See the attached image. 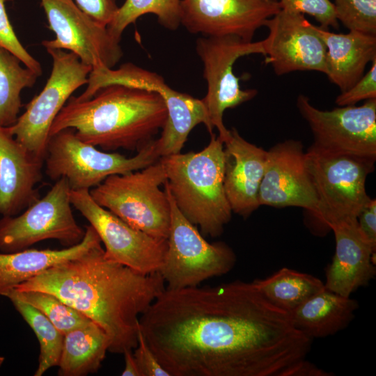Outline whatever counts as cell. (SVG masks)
<instances>
[{
	"label": "cell",
	"mask_w": 376,
	"mask_h": 376,
	"mask_svg": "<svg viewBox=\"0 0 376 376\" xmlns=\"http://www.w3.org/2000/svg\"><path fill=\"white\" fill-rule=\"evenodd\" d=\"M140 329L171 376H290L309 337L253 282L165 288Z\"/></svg>",
	"instance_id": "cell-1"
},
{
	"label": "cell",
	"mask_w": 376,
	"mask_h": 376,
	"mask_svg": "<svg viewBox=\"0 0 376 376\" xmlns=\"http://www.w3.org/2000/svg\"><path fill=\"white\" fill-rule=\"evenodd\" d=\"M165 288L159 272L143 274L109 259L101 244L13 288L56 295L102 327L115 354L136 347L139 318Z\"/></svg>",
	"instance_id": "cell-2"
},
{
	"label": "cell",
	"mask_w": 376,
	"mask_h": 376,
	"mask_svg": "<svg viewBox=\"0 0 376 376\" xmlns=\"http://www.w3.org/2000/svg\"><path fill=\"white\" fill-rule=\"evenodd\" d=\"M166 118V106L158 93L112 84L86 100L71 96L54 119L49 136L72 128L80 140L105 150L139 151L153 140Z\"/></svg>",
	"instance_id": "cell-3"
},
{
	"label": "cell",
	"mask_w": 376,
	"mask_h": 376,
	"mask_svg": "<svg viewBox=\"0 0 376 376\" xmlns=\"http://www.w3.org/2000/svg\"><path fill=\"white\" fill-rule=\"evenodd\" d=\"M171 195L182 214L202 235L219 236L232 216L224 189V142L211 134L201 151L162 157Z\"/></svg>",
	"instance_id": "cell-4"
},
{
	"label": "cell",
	"mask_w": 376,
	"mask_h": 376,
	"mask_svg": "<svg viewBox=\"0 0 376 376\" xmlns=\"http://www.w3.org/2000/svg\"><path fill=\"white\" fill-rule=\"evenodd\" d=\"M166 180L159 159L137 171L107 177L89 190L93 199L131 226L152 237L167 239L171 205L160 189Z\"/></svg>",
	"instance_id": "cell-5"
},
{
	"label": "cell",
	"mask_w": 376,
	"mask_h": 376,
	"mask_svg": "<svg viewBox=\"0 0 376 376\" xmlns=\"http://www.w3.org/2000/svg\"><path fill=\"white\" fill-rule=\"evenodd\" d=\"M112 84L153 91L164 99L167 118L160 137L156 139L160 157L180 153L189 134L198 124H204L210 135L213 134L202 100L173 90L161 75L133 63H124L116 70L107 67L91 70L86 90L75 99L86 100Z\"/></svg>",
	"instance_id": "cell-6"
},
{
	"label": "cell",
	"mask_w": 376,
	"mask_h": 376,
	"mask_svg": "<svg viewBox=\"0 0 376 376\" xmlns=\"http://www.w3.org/2000/svg\"><path fill=\"white\" fill-rule=\"evenodd\" d=\"M318 198L313 217L326 228L357 219L370 199L366 189L376 159L322 149L313 144L305 152Z\"/></svg>",
	"instance_id": "cell-7"
},
{
	"label": "cell",
	"mask_w": 376,
	"mask_h": 376,
	"mask_svg": "<svg viewBox=\"0 0 376 376\" xmlns=\"http://www.w3.org/2000/svg\"><path fill=\"white\" fill-rule=\"evenodd\" d=\"M159 158L156 139L127 157L100 151L80 140L72 128H66L49 136L44 163L51 180L64 178L72 190H90L110 175L143 169Z\"/></svg>",
	"instance_id": "cell-8"
},
{
	"label": "cell",
	"mask_w": 376,
	"mask_h": 376,
	"mask_svg": "<svg viewBox=\"0 0 376 376\" xmlns=\"http://www.w3.org/2000/svg\"><path fill=\"white\" fill-rule=\"evenodd\" d=\"M171 205L167 251L159 272L166 288L198 286L203 281L229 272L236 262L233 250L226 243H209L196 225L179 210L164 183Z\"/></svg>",
	"instance_id": "cell-9"
},
{
	"label": "cell",
	"mask_w": 376,
	"mask_h": 376,
	"mask_svg": "<svg viewBox=\"0 0 376 376\" xmlns=\"http://www.w3.org/2000/svg\"><path fill=\"white\" fill-rule=\"evenodd\" d=\"M70 190L68 180L61 178L22 214L3 216L0 219V251H19L46 240H58L66 247L81 242L85 230L74 217Z\"/></svg>",
	"instance_id": "cell-10"
},
{
	"label": "cell",
	"mask_w": 376,
	"mask_h": 376,
	"mask_svg": "<svg viewBox=\"0 0 376 376\" xmlns=\"http://www.w3.org/2000/svg\"><path fill=\"white\" fill-rule=\"evenodd\" d=\"M196 49L203 65V77L207 84L202 99L212 126L224 143L230 130L224 124L226 109L234 108L253 98L257 91L242 90L240 79L233 73L235 61L242 56L265 55L263 41L247 42L235 36H202L197 39Z\"/></svg>",
	"instance_id": "cell-11"
},
{
	"label": "cell",
	"mask_w": 376,
	"mask_h": 376,
	"mask_svg": "<svg viewBox=\"0 0 376 376\" xmlns=\"http://www.w3.org/2000/svg\"><path fill=\"white\" fill-rule=\"evenodd\" d=\"M52 58L51 75L42 91L8 126L17 141L45 159L51 126L72 93L87 84L92 68L79 57L60 49H46Z\"/></svg>",
	"instance_id": "cell-12"
},
{
	"label": "cell",
	"mask_w": 376,
	"mask_h": 376,
	"mask_svg": "<svg viewBox=\"0 0 376 376\" xmlns=\"http://www.w3.org/2000/svg\"><path fill=\"white\" fill-rule=\"evenodd\" d=\"M70 200L97 232L107 258L143 274L159 271L167 251V239L152 237L131 226L99 205L89 190L71 189Z\"/></svg>",
	"instance_id": "cell-13"
},
{
	"label": "cell",
	"mask_w": 376,
	"mask_h": 376,
	"mask_svg": "<svg viewBox=\"0 0 376 376\" xmlns=\"http://www.w3.org/2000/svg\"><path fill=\"white\" fill-rule=\"evenodd\" d=\"M296 104L312 132L313 146L376 159V98L366 100L361 106L321 110L301 94Z\"/></svg>",
	"instance_id": "cell-14"
},
{
	"label": "cell",
	"mask_w": 376,
	"mask_h": 376,
	"mask_svg": "<svg viewBox=\"0 0 376 376\" xmlns=\"http://www.w3.org/2000/svg\"><path fill=\"white\" fill-rule=\"evenodd\" d=\"M55 38L44 40L46 49H67L92 70L113 68L123 56L120 41L83 12L73 0H40Z\"/></svg>",
	"instance_id": "cell-15"
},
{
	"label": "cell",
	"mask_w": 376,
	"mask_h": 376,
	"mask_svg": "<svg viewBox=\"0 0 376 376\" xmlns=\"http://www.w3.org/2000/svg\"><path fill=\"white\" fill-rule=\"evenodd\" d=\"M264 26L269 30L263 41L265 63L281 76L295 71L314 70L326 75L327 48L304 14L281 9L269 18Z\"/></svg>",
	"instance_id": "cell-16"
},
{
	"label": "cell",
	"mask_w": 376,
	"mask_h": 376,
	"mask_svg": "<svg viewBox=\"0 0 376 376\" xmlns=\"http://www.w3.org/2000/svg\"><path fill=\"white\" fill-rule=\"evenodd\" d=\"M281 10L278 0H181L180 24L202 36H235L251 42Z\"/></svg>",
	"instance_id": "cell-17"
},
{
	"label": "cell",
	"mask_w": 376,
	"mask_h": 376,
	"mask_svg": "<svg viewBox=\"0 0 376 376\" xmlns=\"http://www.w3.org/2000/svg\"><path fill=\"white\" fill-rule=\"evenodd\" d=\"M259 204L299 207L315 215L318 198L301 141L286 140L267 150Z\"/></svg>",
	"instance_id": "cell-18"
},
{
	"label": "cell",
	"mask_w": 376,
	"mask_h": 376,
	"mask_svg": "<svg viewBox=\"0 0 376 376\" xmlns=\"http://www.w3.org/2000/svg\"><path fill=\"white\" fill-rule=\"evenodd\" d=\"M336 249L325 269V288L345 297L367 285L375 277L376 245L361 231L357 219H347L330 226Z\"/></svg>",
	"instance_id": "cell-19"
},
{
	"label": "cell",
	"mask_w": 376,
	"mask_h": 376,
	"mask_svg": "<svg viewBox=\"0 0 376 376\" xmlns=\"http://www.w3.org/2000/svg\"><path fill=\"white\" fill-rule=\"evenodd\" d=\"M45 159L16 140L0 125V214L15 216L39 198Z\"/></svg>",
	"instance_id": "cell-20"
},
{
	"label": "cell",
	"mask_w": 376,
	"mask_h": 376,
	"mask_svg": "<svg viewBox=\"0 0 376 376\" xmlns=\"http://www.w3.org/2000/svg\"><path fill=\"white\" fill-rule=\"evenodd\" d=\"M224 189L233 212L247 217L259 206L267 150L245 140L235 128L224 143Z\"/></svg>",
	"instance_id": "cell-21"
},
{
	"label": "cell",
	"mask_w": 376,
	"mask_h": 376,
	"mask_svg": "<svg viewBox=\"0 0 376 376\" xmlns=\"http://www.w3.org/2000/svg\"><path fill=\"white\" fill-rule=\"evenodd\" d=\"M326 48L327 73L341 92L350 88L376 58V36L359 31L336 33L317 26Z\"/></svg>",
	"instance_id": "cell-22"
},
{
	"label": "cell",
	"mask_w": 376,
	"mask_h": 376,
	"mask_svg": "<svg viewBox=\"0 0 376 376\" xmlns=\"http://www.w3.org/2000/svg\"><path fill=\"white\" fill-rule=\"evenodd\" d=\"M101 240L91 226L85 230L81 242L63 249H33L0 253V295L15 285L39 274L50 267L69 259L79 256Z\"/></svg>",
	"instance_id": "cell-23"
},
{
	"label": "cell",
	"mask_w": 376,
	"mask_h": 376,
	"mask_svg": "<svg viewBox=\"0 0 376 376\" xmlns=\"http://www.w3.org/2000/svg\"><path fill=\"white\" fill-rule=\"evenodd\" d=\"M358 307L357 300L324 287L288 313L295 327L313 339L334 335L346 328Z\"/></svg>",
	"instance_id": "cell-24"
},
{
	"label": "cell",
	"mask_w": 376,
	"mask_h": 376,
	"mask_svg": "<svg viewBox=\"0 0 376 376\" xmlns=\"http://www.w3.org/2000/svg\"><path fill=\"white\" fill-rule=\"evenodd\" d=\"M110 339L98 324L91 322L64 335L58 365L59 376H85L101 367Z\"/></svg>",
	"instance_id": "cell-25"
},
{
	"label": "cell",
	"mask_w": 376,
	"mask_h": 376,
	"mask_svg": "<svg viewBox=\"0 0 376 376\" xmlns=\"http://www.w3.org/2000/svg\"><path fill=\"white\" fill-rule=\"evenodd\" d=\"M252 282L269 302L288 313L324 288L318 278L287 267Z\"/></svg>",
	"instance_id": "cell-26"
},
{
	"label": "cell",
	"mask_w": 376,
	"mask_h": 376,
	"mask_svg": "<svg viewBox=\"0 0 376 376\" xmlns=\"http://www.w3.org/2000/svg\"><path fill=\"white\" fill-rule=\"evenodd\" d=\"M21 63L16 56L0 46V125L3 127L16 122L22 107L21 92L32 87L38 77Z\"/></svg>",
	"instance_id": "cell-27"
},
{
	"label": "cell",
	"mask_w": 376,
	"mask_h": 376,
	"mask_svg": "<svg viewBox=\"0 0 376 376\" xmlns=\"http://www.w3.org/2000/svg\"><path fill=\"white\" fill-rule=\"evenodd\" d=\"M3 296L10 299L15 308L38 338L40 355L38 366L34 376H42L49 368L58 366L64 335L42 312L17 297L12 289L6 292Z\"/></svg>",
	"instance_id": "cell-28"
},
{
	"label": "cell",
	"mask_w": 376,
	"mask_h": 376,
	"mask_svg": "<svg viewBox=\"0 0 376 376\" xmlns=\"http://www.w3.org/2000/svg\"><path fill=\"white\" fill-rule=\"evenodd\" d=\"M180 1L126 0L107 28L114 38L120 41L123 32L130 24L141 15L153 14L162 26L175 31L180 25Z\"/></svg>",
	"instance_id": "cell-29"
},
{
	"label": "cell",
	"mask_w": 376,
	"mask_h": 376,
	"mask_svg": "<svg viewBox=\"0 0 376 376\" xmlns=\"http://www.w3.org/2000/svg\"><path fill=\"white\" fill-rule=\"evenodd\" d=\"M12 290L20 299L42 312L63 335L93 322L53 294L38 290L18 292Z\"/></svg>",
	"instance_id": "cell-30"
},
{
	"label": "cell",
	"mask_w": 376,
	"mask_h": 376,
	"mask_svg": "<svg viewBox=\"0 0 376 376\" xmlns=\"http://www.w3.org/2000/svg\"><path fill=\"white\" fill-rule=\"evenodd\" d=\"M336 17L349 31L376 36V0H334Z\"/></svg>",
	"instance_id": "cell-31"
},
{
	"label": "cell",
	"mask_w": 376,
	"mask_h": 376,
	"mask_svg": "<svg viewBox=\"0 0 376 376\" xmlns=\"http://www.w3.org/2000/svg\"><path fill=\"white\" fill-rule=\"evenodd\" d=\"M281 9L295 11L313 16L320 24L327 29L329 26L338 28L334 6L330 0H278Z\"/></svg>",
	"instance_id": "cell-32"
},
{
	"label": "cell",
	"mask_w": 376,
	"mask_h": 376,
	"mask_svg": "<svg viewBox=\"0 0 376 376\" xmlns=\"http://www.w3.org/2000/svg\"><path fill=\"white\" fill-rule=\"evenodd\" d=\"M0 46L16 56L22 63L38 77L42 74L40 63L21 44L8 17L4 0H0Z\"/></svg>",
	"instance_id": "cell-33"
},
{
	"label": "cell",
	"mask_w": 376,
	"mask_h": 376,
	"mask_svg": "<svg viewBox=\"0 0 376 376\" xmlns=\"http://www.w3.org/2000/svg\"><path fill=\"white\" fill-rule=\"evenodd\" d=\"M376 98V58L368 72L348 90L341 92L335 102L339 107L355 105L361 100Z\"/></svg>",
	"instance_id": "cell-34"
},
{
	"label": "cell",
	"mask_w": 376,
	"mask_h": 376,
	"mask_svg": "<svg viewBox=\"0 0 376 376\" xmlns=\"http://www.w3.org/2000/svg\"><path fill=\"white\" fill-rule=\"evenodd\" d=\"M133 354L141 376H171L159 363L155 354L148 345L139 323L137 332V345Z\"/></svg>",
	"instance_id": "cell-35"
},
{
	"label": "cell",
	"mask_w": 376,
	"mask_h": 376,
	"mask_svg": "<svg viewBox=\"0 0 376 376\" xmlns=\"http://www.w3.org/2000/svg\"><path fill=\"white\" fill-rule=\"evenodd\" d=\"M77 6L100 24L107 26L118 7L115 0H75Z\"/></svg>",
	"instance_id": "cell-36"
},
{
	"label": "cell",
	"mask_w": 376,
	"mask_h": 376,
	"mask_svg": "<svg viewBox=\"0 0 376 376\" xmlns=\"http://www.w3.org/2000/svg\"><path fill=\"white\" fill-rule=\"evenodd\" d=\"M357 220L361 231L376 245V200L375 198H370L361 210Z\"/></svg>",
	"instance_id": "cell-37"
},
{
	"label": "cell",
	"mask_w": 376,
	"mask_h": 376,
	"mask_svg": "<svg viewBox=\"0 0 376 376\" xmlns=\"http://www.w3.org/2000/svg\"><path fill=\"white\" fill-rule=\"evenodd\" d=\"M332 375L317 367L305 359L295 367L291 376H330Z\"/></svg>",
	"instance_id": "cell-38"
},
{
	"label": "cell",
	"mask_w": 376,
	"mask_h": 376,
	"mask_svg": "<svg viewBox=\"0 0 376 376\" xmlns=\"http://www.w3.org/2000/svg\"><path fill=\"white\" fill-rule=\"evenodd\" d=\"M125 367L121 373L123 376H141L133 354V350H125L123 353Z\"/></svg>",
	"instance_id": "cell-39"
},
{
	"label": "cell",
	"mask_w": 376,
	"mask_h": 376,
	"mask_svg": "<svg viewBox=\"0 0 376 376\" xmlns=\"http://www.w3.org/2000/svg\"><path fill=\"white\" fill-rule=\"evenodd\" d=\"M5 360V358L2 356H0V367L2 366Z\"/></svg>",
	"instance_id": "cell-40"
}]
</instances>
